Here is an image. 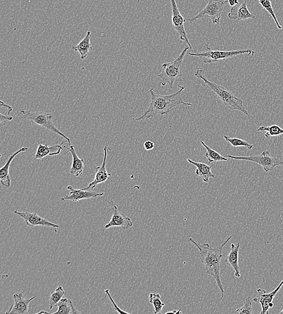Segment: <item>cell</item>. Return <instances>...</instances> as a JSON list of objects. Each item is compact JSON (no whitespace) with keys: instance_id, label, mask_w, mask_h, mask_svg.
<instances>
[{"instance_id":"6da1fadb","label":"cell","mask_w":283,"mask_h":314,"mask_svg":"<svg viewBox=\"0 0 283 314\" xmlns=\"http://www.w3.org/2000/svg\"><path fill=\"white\" fill-rule=\"evenodd\" d=\"M178 87L179 90L169 95H159L155 93L154 88L150 89L151 102L149 108L142 115L133 120L144 121L148 120L157 115L168 116L172 110L179 105L192 106V103L184 102L181 98V93L185 89L184 86L178 85Z\"/></svg>"},{"instance_id":"7a4b0ae2","label":"cell","mask_w":283,"mask_h":314,"mask_svg":"<svg viewBox=\"0 0 283 314\" xmlns=\"http://www.w3.org/2000/svg\"><path fill=\"white\" fill-rule=\"evenodd\" d=\"M232 237V236H229L223 244L216 248H213L209 244H199L192 237H190L188 239L190 243L195 245L196 247L198 248L200 260L204 265L207 274L212 276L215 279L221 292V300H223L224 294H225L220 274L221 260L223 257L222 251L223 247Z\"/></svg>"},{"instance_id":"3957f363","label":"cell","mask_w":283,"mask_h":314,"mask_svg":"<svg viewBox=\"0 0 283 314\" xmlns=\"http://www.w3.org/2000/svg\"><path fill=\"white\" fill-rule=\"evenodd\" d=\"M195 76L196 78L202 79L205 83V84L208 86V87L214 93H215L219 101L222 102L224 105L231 107L233 109L238 110V111L244 114L245 115L249 116V113H248L246 108H244L243 101L241 99L237 98L229 89L221 87V86L217 85L215 83L210 81L205 76L203 75L201 69H198L195 72Z\"/></svg>"},{"instance_id":"277c9868","label":"cell","mask_w":283,"mask_h":314,"mask_svg":"<svg viewBox=\"0 0 283 314\" xmlns=\"http://www.w3.org/2000/svg\"><path fill=\"white\" fill-rule=\"evenodd\" d=\"M189 49H191L190 47H185L175 61L162 65L163 71L160 75H157V77L161 79V86L165 87L168 85L172 88L176 79L184 77L182 72V65L185 54Z\"/></svg>"},{"instance_id":"5b68a950","label":"cell","mask_w":283,"mask_h":314,"mask_svg":"<svg viewBox=\"0 0 283 314\" xmlns=\"http://www.w3.org/2000/svg\"><path fill=\"white\" fill-rule=\"evenodd\" d=\"M20 115L23 118L30 121L36 125L45 127L51 132L58 134L64 138L65 140L68 141L69 144L71 145L70 139L68 137L65 135L64 134L61 132L56 126H55L53 122V116L50 113H48L44 112H31L27 111V110L21 109Z\"/></svg>"},{"instance_id":"8992f818","label":"cell","mask_w":283,"mask_h":314,"mask_svg":"<svg viewBox=\"0 0 283 314\" xmlns=\"http://www.w3.org/2000/svg\"><path fill=\"white\" fill-rule=\"evenodd\" d=\"M187 53L191 56L201 58L205 64H211L221 60H226L227 59L232 58L238 55L247 54L254 56L255 52L251 49L233 51L212 50L209 45H207L206 51L205 52L197 53L187 52Z\"/></svg>"},{"instance_id":"52a82bcc","label":"cell","mask_w":283,"mask_h":314,"mask_svg":"<svg viewBox=\"0 0 283 314\" xmlns=\"http://www.w3.org/2000/svg\"><path fill=\"white\" fill-rule=\"evenodd\" d=\"M229 0H209L208 4L202 11L192 19H185L191 23L195 21L207 17L212 20L214 24H219L221 16Z\"/></svg>"},{"instance_id":"ba28073f","label":"cell","mask_w":283,"mask_h":314,"mask_svg":"<svg viewBox=\"0 0 283 314\" xmlns=\"http://www.w3.org/2000/svg\"><path fill=\"white\" fill-rule=\"evenodd\" d=\"M225 157L231 159L238 160H246L254 162L261 165L266 172L272 171L277 165H283V161L278 158L272 157L270 152L266 150L260 155L257 156H233V155H227Z\"/></svg>"},{"instance_id":"9c48e42d","label":"cell","mask_w":283,"mask_h":314,"mask_svg":"<svg viewBox=\"0 0 283 314\" xmlns=\"http://www.w3.org/2000/svg\"><path fill=\"white\" fill-rule=\"evenodd\" d=\"M172 9V27L178 33L181 41H185L188 45V47L192 49V46L188 40L187 33L185 29L184 22L185 19L181 15L175 0H171Z\"/></svg>"},{"instance_id":"30bf717a","label":"cell","mask_w":283,"mask_h":314,"mask_svg":"<svg viewBox=\"0 0 283 314\" xmlns=\"http://www.w3.org/2000/svg\"><path fill=\"white\" fill-rule=\"evenodd\" d=\"M107 202L111 207L112 216L110 221L105 226V229H108L114 227H121L123 230L130 229L133 226V223L130 217L121 213L115 202L113 201H107Z\"/></svg>"},{"instance_id":"8fae6325","label":"cell","mask_w":283,"mask_h":314,"mask_svg":"<svg viewBox=\"0 0 283 314\" xmlns=\"http://www.w3.org/2000/svg\"><path fill=\"white\" fill-rule=\"evenodd\" d=\"M282 285L283 281L273 291L269 293V294H267V291L265 289H257V295L256 298L253 299V301L255 303H260L261 305L262 310L260 314L269 313V309L274 306V303H272V301H273L275 295H277Z\"/></svg>"},{"instance_id":"7c38bea8","label":"cell","mask_w":283,"mask_h":314,"mask_svg":"<svg viewBox=\"0 0 283 314\" xmlns=\"http://www.w3.org/2000/svg\"><path fill=\"white\" fill-rule=\"evenodd\" d=\"M67 189L70 191V195L61 198V201H72L78 202L82 199H91L104 195V193H99L95 191H89V189H75L72 186H67Z\"/></svg>"},{"instance_id":"4fadbf2b","label":"cell","mask_w":283,"mask_h":314,"mask_svg":"<svg viewBox=\"0 0 283 314\" xmlns=\"http://www.w3.org/2000/svg\"><path fill=\"white\" fill-rule=\"evenodd\" d=\"M14 213L16 215L22 217L25 221L26 225L30 227H34L36 226H44L47 227L59 228L60 226L56 224L48 221L46 219L43 218L37 215L35 213L29 212H19L18 210H15Z\"/></svg>"},{"instance_id":"5bb4252c","label":"cell","mask_w":283,"mask_h":314,"mask_svg":"<svg viewBox=\"0 0 283 314\" xmlns=\"http://www.w3.org/2000/svg\"><path fill=\"white\" fill-rule=\"evenodd\" d=\"M36 297L34 296L30 299H26L24 298L22 293H15L13 296V302H13V304L10 306L8 311L6 312V313H28L30 303Z\"/></svg>"},{"instance_id":"9a60e30c","label":"cell","mask_w":283,"mask_h":314,"mask_svg":"<svg viewBox=\"0 0 283 314\" xmlns=\"http://www.w3.org/2000/svg\"><path fill=\"white\" fill-rule=\"evenodd\" d=\"M103 150H104V158H103V164L101 167L96 168L94 181L90 182L88 187L84 188V189H95L98 184L108 180L109 177L111 176V174L108 173L107 172L106 168V161L107 156H108V152L111 151V150H110L109 147L105 146Z\"/></svg>"},{"instance_id":"2e32d148","label":"cell","mask_w":283,"mask_h":314,"mask_svg":"<svg viewBox=\"0 0 283 314\" xmlns=\"http://www.w3.org/2000/svg\"><path fill=\"white\" fill-rule=\"evenodd\" d=\"M228 16L231 20L238 21L256 19V16L252 14L250 10H248L247 0H244L240 5H238V6L232 7Z\"/></svg>"},{"instance_id":"e0dca14e","label":"cell","mask_w":283,"mask_h":314,"mask_svg":"<svg viewBox=\"0 0 283 314\" xmlns=\"http://www.w3.org/2000/svg\"><path fill=\"white\" fill-rule=\"evenodd\" d=\"M68 141L65 140L60 144L54 145L52 146H48L47 144H39L37 146V151L35 155H34V159L42 160L44 158L47 156H53V155H57L60 154L61 151L64 150V146L62 145Z\"/></svg>"},{"instance_id":"ac0fdd59","label":"cell","mask_w":283,"mask_h":314,"mask_svg":"<svg viewBox=\"0 0 283 314\" xmlns=\"http://www.w3.org/2000/svg\"><path fill=\"white\" fill-rule=\"evenodd\" d=\"M240 244L238 243L236 246L235 244H232L231 245V250L229 255L224 260V262L234 270L235 276L237 278H240L241 274L240 272V267L239 265V252Z\"/></svg>"},{"instance_id":"d6986e66","label":"cell","mask_w":283,"mask_h":314,"mask_svg":"<svg viewBox=\"0 0 283 314\" xmlns=\"http://www.w3.org/2000/svg\"><path fill=\"white\" fill-rule=\"evenodd\" d=\"M28 150V147H23L21 148L20 150L15 152L14 154H13L11 156L9 157L6 164L1 169V171H0V180H1L2 185L3 187L6 189H9L10 187V185H11V179H10L9 174V169L10 165L11 164L13 160L14 159L17 155L23 153V152H26Z\"/></svg>"},{"instance_id":"ffe728a7","label":"cell","mask_w":283,"mask_h":314,"mask_svg":"<svg viewBox=\"0 0 283 314\" xmlns=\"http://www.w3.org/2000/svg\"><path fill=\"white\" fill-rule=\"evenodd\" d=\"M64 148H66L68 150L65 154L71 153L72 157V163L70 169V174L75 175L76 177H79L84 171V160L81 159V158L78 157L73 145L71 144L70 148L67 146H64Z\"/></svg>"},{"instance_id":"44dd1931","label":"cell","mask_w":283,"mask_h":314,"mask_svg":"<svg viewBox=\"0 0 283 314\" xmlns=\"http://www.w3.org/2000/svg\"><path fill=\"white\" fill-rule=\"evenodd\" d=\"M187 161L189 163L194 165L197 168L195 172L196 175L198 177L201 178L203 181L206 182V183L209 182L210 178L216 177V175L212 171L213 165L199 163V162H196L191 159H187Z\"/></svg>"},{"instance_id":"7402d4cb","label":"cell","mask_w":283,"mask_h":314,"mask_svg":"<svg viewBox=\"0 0 283 314\" xmlns=\"http://www.w3.org/2000/svg\"><path fill=\"white\" fill-rule=\"evenodd\" d=\"M91 32L90 30L88 31L87 35L85 36L80 43L77 46H72V49L80 54L82 60H85L88 57L89 52L92 49L91 43Z\"/></svg>"},{"instance_id":"603a6c76","label":"cell","mask_w":283,"mask_h":314,"mask_svg":"<svg viewBox=\"0 0 283 314\" xmlns=\"http://www.w3.org/2000/svg\"><path fill=\"white\" fill-rule=\"evenodd\" d=\"M58 307V310L55 312H48L45 311H41L39 313H52V314H72V313H80L77 309H75L74 306L72 305V303L70 300L67 299H61V301L57 304Z\"/></svg>"},{"instance_id":"cb8c5ba5","label":"cell","mask_w":283,"mask_h":314,"mask_svg":"<svg viewBox=\"0 0 283 314\" xmlns=\"http://www.w3.org/2000/svg\"><path fill=\"white\" fill-rule=\"evenodd\" d=\"M201 143L202 146L204 147L206 150L205 157L207 158L209 163H213V162L226 161L228 160L227 157L222 156V155L212 149L211 147L207 146L204 141H201Z\"/></svg>"},{"instance_id":"d4e9b609","label":"cell","mask_w":283,"mask_h":314,"mask_svg":"<svg viewBox=\"0 0 283 314\" xmlns=\"http://www.w3.org/2000/svg\"><path fill=\"white\" fill-rule=\"evenodd\" d=\"M258 131L266 133L264 136L267 139H270L272 137L278 136L283 134V129L277 125L265 126H261L257 129Z\"/></svg>"},{"instance_id":"484cf974","label":"cell","mask_w":283,"mask_h":314,"mask_svg":"<svg viewBox=\"0 0 283 314\" xmlns=\"http://www.w3.org/2000/svg\"><path fill=\"white\" fill-rule=\"evenodd\" d=\"M65 294V292L62 286H59L55 291L51 292L49 297L50 309H52L54 307L57 306V304Z\"/></svg>"},{"instance_id":"4316f807","label":"cell","mask_w":283,"mask_h":314,"mask_svg":"<svg viewBox=\"0 0 283 314\" xmlns=\"http://www.w3.org/2000/svg\"><path fill=\"white\" fill-rule=\"evenodd\" d=\"M149 302L151 304H153L154 307V314L161 312L165 303H167L162 302L161 295L159 294V293H150L149 296Z\"/></svg>"},{"instance_id":"83f0119b","label":"cell","mask_w":283,"mask_h":314,"mask_svg":"<svg viewBox=\"0 0 283 314\" xmlns=\"http://www.w3.org/2000/svg\"><path fill=\"white\" fill-rule=\"evenodd\" d=\"M223 137L227 142L230 143L231 146L235 148V149L238 147H245L248 150H251L254 147L253 144L244 140L238 139V138H231L229 136H224Z\"/></svg>"},{"instance_id":"f1b7e54d","label":"cell","mask_w":283,"mask_h":314,"mask_svg":"<svg viewBox=\"0 0 283 314\" xmlns=\"http://www.w3.org/2000/svg\"><path fill=\"white\" fill-rule=\"evenodd\" d=\"M258 2H259L261 6L263 7L265 10H267V12L272 16V18H273L276 25L277 26V28L278 29H282V26L279 23L277 16H276L274 9L272 8L271 0H258Z\"/></svg>"},{"instance_id":"f546056e","label":"cell","mask_w":283,"mask_h":314,"mask_svg":"<svg viewBox=\"0 0 283 314\" xmlns=\"http://www.w3.org/2000/svg\"><path fill=\"white\" fill-rule=\"evenodd\" d=\"M235 313L239 314H253L254 313L253 309V304L250 300V298H248L245 302H244L243 306L241 308L237 309L235 312Z\"/></svg>"},{"instance_id":"4dcf8cb0","label":"cell","mask_w":283,"mask_h":314,"mask_svg":"<svg viewBox=\"0 0 283 314\" xmlns=\"http://www.w3.org/2000/svg\"><path fill=\"white\" fill-rule=\"evenodd\" d=\"M105 292L106 295L108 296V298L109 300H110V302H111L112 303L114 308H115L116 311L120 313H128V314L130 313L129 312H127L125 311V310H123L119 308L118 306H117V304H116L115 300H114L113 298H112V296L110 295L109 289H106L105 291Z\"/></svg>"},{"instance_id":"1f68e13d","label":"cell","mask_w":283,"mask_h":314,"mask_svg":"<svg viewBox=\"0 0 283 314\" xmlns=\"http://www.w3.org/2000/svg\"><path fill=\"white\" fill-rule=\"evenodd\" d=\"M144 149L146 151H151L154 149L155 143L150 140H146L144 143Z\"/></svg>"},{"instance_id":"d6a6232c","label":"cell","mask_w":283,"mask_h":314,"mask_svg":"<svg viewBox=\"0 0 283 314\" xmlns=\"http://www.w3.org/2000/svg\"><path fill=\"white\" fill-rule=\"evenodd\" d=\"M13 120V117L10 116H5L3 114H0V123H5L7 122H10Z\"/></svg>"},{"instance_id":"836d02e7","label":"cell","mask_w":283,"mask_h":314,"mask_svg":"<svg viewBox=\"0 0 283 314\" xmlns=\"http://www.w3.org/2000/svg\"><path fill=\"white\" fill-rule=\"evenodd\" d=\"M0 103H1V104H0V106H1L2 108H5L6 109H8V115L9 116L10 113L13 111V108H12V106H10V105L6 104V103H5L3 101H0Z\"/></svg>"},{"instance_id":"e575fe53","label":"cell","mask_w":283,"mask_h":314,"mask_svg":"<svg viewBox=\"0 0 283 314\" xmlns=\"http://www.w3.org/2000/svg\"><path fill=\"white\" fill-rule=\"evenodd\" d=\"M229 5L231 7H234L239 5V2L238 0H229Z\"/></svg>"},{"instance_id":"d590c367","label":"cell","mask_w":283,"mask_h":314,"mask_svg":"<svg viewBox=\"0 0 283 314\" xmlns=\"http://www.w3.org/2000/svg\"><path fill=\"white\" fill-rule=\"evenodd\" d=\"M168 313H174V314L182 313V312L181 311V309H179L178 310H176L175 309H174L173 310H171V311H168V312L165 313V314H168Z\"/></svg>"},{"instance_id":"8d00e7d4","label":"cell","mask_w":283,"mask_h":314,"mask_svg":"<svg viewBox=\"0 0 283 314\" xmlns=\"http://www.w3.org/2000/svg\"><path fill=\"white\" fill-rule=\"evenodd\" d=\"M279 314H283V309L281 310V311L279 313Z\"/></svg>"},{"instance_id":"74e56055","label":"cell","mask_w":283,"mask_h":314,"mask_svg":"<svg viewBox=\"0 0 283 314\" xmlns=\"http://www.w3.org/2000/svg\"><path fill=\"white\" fill-rule=\"evenodd\" d=\"M271 2L273 1V0H271Z\"/></svg>"}]
</instances>
